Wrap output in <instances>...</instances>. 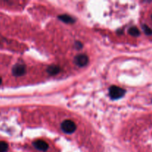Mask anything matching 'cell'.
I'll use <instances>...</instances> for the list:
<instances>
[{
    "instance_id": "6",
    "label": "cell",
    "mask_w": 152,
    "mask_h": 152,
    "mask_svg": "<svg viewBox=\"0 0 152 152\" xmlns=\"http://www.w3.org/2000/svg\"><path fill=\"white\" fill-rule=\"evenodd\" d=\"M59 71H60V68L56 65H50L47 68V72L50 75H55V74H58Z\"/></svg>"
},
{
    "instance_id": "7",
    "label": "cell",
    "mask_w": 152,
    "mask_h": 152,
    "mask_svg": "<svg viewBox=\"0 0 152 152\" xmlns=\"http://www.w3.org/2000/svg\"><path fill=\"white\" fill-rule=\"evenodd\" d=\"M59 19L65 23H73V22H75V20L68 15H61L59 16Z\"/></svg>"
},
{
    "instance_id": "10",
    "label": "cell",
    "mask_w": 152,
    "mask_h": 152,
    "mask_svg": "<svg viewBox=\"0 0 152 152\" xmlns=\"http://www.w3.org/2000/svg\"><path fill=\"white\" fill-rule=\"evenodd\" d=\"M142 29H143L144 32H145V34H147V35H151L152 34V30L149 28V27L147 26L146 25H142Z\"/></svg>"
},
{
    "instance_id": "13",
    "label": "cell",
    "mask_w": 152,
    "mask_h": 152,
    "mask_svg": "<svg viewBox=\"0 0 152 152\" xmlns=\"http://www.w3.org/2000/svg\"><path fill=\"white\" fill-rule=\"evenodd\" d=\"M151 17H152V16H151Z\"/></svg>"
},
{
    "instance_id": "9",
    "label": "cell",
    "mask_w": 152,
    "mask_h": 152,
    "mask_svg": "<svg viewBox=\"0 0 152 152\" xmlns=\"http://www.w3.org/2000/svg\"><path fill=\"white\" fill-rule=\"evenodd\" d=\"M8 149V145L4 141H0V152H7Z\"/></svg>"
},
{
    "instance_id": "11",
    "label": "cell",
    "mask_w": 152,
    "mask_h": 152,
    "mask_svg": "<svg viewBox=\"0 0 152 152\" xmlns=\"http://www.w3.org/2000/svg\"><path fill=\"white\" fill-rule=\"evenodd\" d=\"M75 47L77 48V49H81L83 48V44H82L80 42H77L75 43Z\"/></svg>"
},
{
    "instance_id": "1",
    "label": "cell",
    "mask_w": 152,
    "mask_h": 152,
    "mask_svg": "<svg viewBox=\"0 0 152 152\" xmlns=\"http://www.w3.org/2000/svg\"><path fill=\"white\" fill-rule=\"evenodd\" d=\"M126 91L117 86H111L109 88V95L111 99H117L124 96Z\"/></svg>"
},
{
    "instance_id": "12",
    "label": "cell",
    "mask_w": 152,
    "mask_h": 152,
    "mask_svg": "<svg viewBox=\"0 0 152 152\" xmlns=\"http://www.w3.org/2000/svg\"><path fill=\"white\" fill-rule=\"evenodd\" d=\"M1 78L0 77V85H1Z\"/></svg>"
},
{
    "instance_id": "3",
    "label": "cell",
    "mask_w": 152,
    "mask_h": 152,
    "mask_svg": "<svg viewBox=\"0 0 152 152\" xmlns=\"http://www.w3.org/2000/svg\"><path fill=\"white\" fill-rule=\"evenodd\" d=\"M74 63L79 67H84L88 63V57L85 54L77 55L74 58Z\"/></svg>"
},
{
    "instance_id": "2",
    "label": "cell",
    "mask_w": 152,
    "mask_h": 152,
    "mask_svg": "<svg viewBox=\"0 0 152 152\" xmlns=\"http://www.w3.org/2000/svg\"><path fill=\"white\" fill-rule=\"evenodd\" d=\"M61 129H62V130L65 133L72 134L76 131L77 126H76L74 122L69 120H66L62 123V124H61Z\"/></svg>"
},
{
    "instance_id": "4",
    "label": "cell",
    "mask_w": 152,
    "mask_h": 152,
    "mask_svg": "<svg viewBox=\"0 0 152 152\" xmlns=\"http://www.w3.org/2000/svg\"><path fill=\"white\" fill-rule=\"evenodd\" d=\"M12 72H13V75L16 76V77H21V76L24 75L26 72V67L22 64H17V65L13 66Z\"/></svg>"
},
{
    "instance_id": "5",
    "label": "cell",
    "mask_w": 152,
    "mask_h": 152,
    "mask_svg": "<svg viewBox=\"0 0 152 152\" xmlns=\"http://www.w3.org/2000/svg\"><path fill=\"white\" fill-rule=\"evenodd\" d=\"M34 145L37 150H39L41 151H46L48 148V145L47 142H45L44 140H36L35 142H34Z\"/></svg>"
},
{
    "instance_id": "8",
    "label": "cell",
    "mask_w": 152,
    "mask_h": 152,
    "mask_svg": "<svg viewBox=\"0 0 152 152\" xmlns=\"http://www.w3.org/2000/svg\"><path fill=\"white\" fill-rule=\"evenodd\" d=\"M129 34L130 35L133 36V37H138V36L140 34L139 29L136 27H132V28H129Z\"/></svg>"
}]
</instances>
